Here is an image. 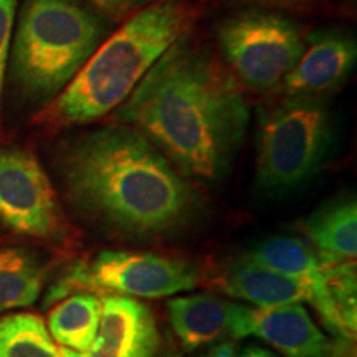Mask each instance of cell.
<instances>
[{
  "label": "cell",
  "mask_w": 357,
  "mask_h": 357,
  "mask_svg": "<svg viewBox=\"0 0 357 357\" xmlns=\"http://www.w3.org/2000/svg\"><path fill=\"white\" fill-rule=\"evenodd\" d=\"M43 280L45 268L30 250L0 248V312L37 301Z\"/></svg>",
  "instance_id": "16"
},
{
  "label": "cell",
  "mask_w": 357,
  "mask_h": 357,
  "mask_svg": "<svg viewBox=\"0 0 357 357\" xmlns=\"http://www.w3.org/2000/svg\"><path fill=\"white\" fill-rule=\"evenodd\" d=\"M199 284V271L190 261L151 252L102 250L71 266L48 289L45 303L53 305L71 291L116 293L123 296L166 298Z\"/></svg>",
  "instance_id": "6"
},
{
  "label": "cell",
  "mask_w": 357,
  "mask_h": 357,
  "mask_svg": "<svg viewBox=\"0 0 357 357\" xmlns=\"http://www.w3.org/2000/svg\"><path fill=\"white\" fill-rule=\"evenodd\" d=\"M248 336L263 339L284 357H334V346L300 303L252 307Z\"/></svg>",
  "instance_id": "13"
},
{
  "label": "cell",
  "mask_w": 357,
  "mask_h": 357,
  "mask_svg": "<svg viewBox=\"0 0 357 357\" xmlns=\"http://www.w3.org/2000/svg\"><path fill=\"white\" fill-rule=\"evenodd\" d=\"M235 357H278L275 352L265 349L260 346H248L242 352H236Z\"/></svg>",
  "instance_id": "23"
},
{
  "label": "cell",
  "mask_w": 357,
  "mask_h": 357,
  "mask_svg": "<svg viewBox=\"0 0 357 357\" xmlns=\"http://www.w3.org/2000/svg\"><path fill=\"white\" fill-rule=\"evenodd\" d=\"M242 258L293 278L323 280L318 253L298 238H289V236L268 238L250 248Z\"/></svg>",
  "instance_id": "17"
},
{
  "label": "cell",
  "mask_w": 357,
  "mask_h": 357,
  "mask_svg": "<svg viewBox=\"0 0 357 357\" xmlns=\"http://www.w3.org/2000/svg\"><path fill=\"white\" fill-rule=\"evenodd\" d=\"M250 311L252 307L212 294L178 296L167 303L169 321L187 351H195L225 337H247Z\"/></svg>",
  "instance_id": "11"
},
{
  "label": "cell",
  "mask_w": 357,
  "mask_h": 357,
  "mask_svg": "<svg viewBox=\"0 0 357 357\" xmlns=\"http://www.w3.org/2000/svg\"><path fill=\"white\" fill-rule=\"evenodd\" d=\"M357 43L351 35L319 32L310 38L298 63L281 82L283 95L319 96L336 88L354 70Z\"/></svg>",
  "instance_id": "12"
},
{
  "label": "cell",
  "mask_w": 357,
  "mask_h": 357,
  "mask_svg": "<svg viewBox=\"0 0 357 357\" xmlns=\"http://www.w3.org/2000/svg\"><path fill=\"white\" fill-rule=\"evenodd\" d=\"M0 357H63L47 326L32 312L0 318Z\"/></svg>",
  "instance_id": "18"
},
{
  "label": "cell",
  "mask_w": 357,
  "mask_h": 357,
  "mask_svg": "<svg viewBox=\"0 0 357 357\" xmlns=\"http://www.w3.org/2000/svg\"><path fill=\"white\" fill-rule=\"evenodd\" d=\"M197 17L194 0H154L100 45L42 118L58 126L95 123L118 109Z\"/></svg>",
  "instance_id": "3"
},
{
  "label": "cell",
  "mask_w": 357,
  "mask_h": 357,
  "mask_svg": "<svg viewBox=\"0 0 357 357\" xmlns=\"http://www.w3.org/2000/svg\"><path fill=\"white\" fill-rule=\"evenodd\" d=\"M116 121L141 132L182 176L220 182L247 134V98L231 71L189 32L147 71Z\"/></svg>",
  "instance_id": "1"
},
{
  "label": "cell",
  "mask_w": 357,
  "mask_h": 357,
  "mask_svg": "<svg viewBox=\"0 0 357 357\" xmlns=\"http://www.w3.org/2000/svg\"><path fill=\"white\" fill-rule=\"evenodd\" d=\"M100 316L101 301L96 294H71L48 312V329L65 349L84 352L95 342Z\"/></svg>",
  "instance_id": "15"
},
{
  "label": "cell",
  "mask_w": 357,
  "mask_h": 357,
  "mask_svg": "<svg viewBox=\"0 0 357 357\" xmlns=\"http://www.w3.org/2000/svg\"><path fill=\"white\" fill-rule=\"evenodd\" d=\"M329 298L336 307L339 319L349 341H354L357 326V288L354 260L321 263Z\"/></svg>",
  "instance_id": "19"
},
{
  "label": "cell",
  "mask_w": 357,
  "mask_h": 357,
  "mask_svg": "<svg viewBox=\"0 0 357 357\" xmlns=\"http://www.w3.org/2000/svg\"><path fill=\"white\" fill-rule=\"evenodd\" d=\"M56 167L79 215L123 238L176 235L202 208L200 194L171 160L141 132L119 123L66 141Z\"/></svg>",
  "instance_id": "2"
},
{
  "label": "cell",
  "mask_w": 357,
  "mask_h": 357,
  "mask_svg": "<svg viewBox=\"0 0 357 357\" xmlns=\"http://www.w3.org/2000/svg\"><path fill=\"white\" fill-rule=\"evenodd\" d=\"M108 37V17L79 0H25L13 38V82L30 100H55Z\"/></svg>",
  "instance_id": "4"
},
{
  "label": "cell",
  "mask_w": 357,
  "mask_h": 357,
  "mask_svg": "<svg viewBox=\"0 0 357 357\" xmlns=\"http://www.w3.org/2000/svg\"><path fill=\"white\" fill-rule=\"evenodd\" d=\"M84 2H88L95 10H101L102 15L121 17L134 10L137 12L154 0H84Z\"/></svg>",
  "instance_id": "21"
},
{
  "label": "cell",
  "mask_w": 357,
  "mask_h": 357,
  "mask_svg": "<svg viewBox=\"0 0 357 357\" xmlns=\"http://www.w3.org/2000/svg\"><path fill=\"white\" fill-rule=\"evenodd\" d=\"M220 50L240 84L252 91L280 86L305 53L300 25L265 10H243L218 25Z\"/></svg>",
  "instance_id": "7"
},
{
  "label": "cell",
  "mask_w": 357,
  "mask_h": 357,
  "mask_svg": "<svg viewBox=\"0 0 357 357\" xmlns=\"http://www.w3.org/2000/svg\"><path fill=\"white\" fill-rule=\"evenodd\" d=\"M236 356V346L231 341H223L220 344L212 346L205 354L200 357H235Z\"/></svg>",
  "instance_id": "22"
},
{
  "label": "cell",
  "mask_w": 357,
  "mask_h": 357,
  "mask_svg": "<svg viewBox=\"0 0 357 357\" xmlns=\"http://www.w3.org/2000/svg\"><path fill=\"white\" fill-rule=\"evenodd\" d=\"M0 223L45 240H61L68 230L50 178L26 151L0 149Z\"/></svg>",
  "instance_id": "8"
},
{
  "label": "cell",
  "mask_w": 357,
  "mask_h": 357,
  "mask_svg": "<svg viewBox=\"0 0 357 357\" xmlns=\"http://www.w3.org/2000/svg\"><path fill=\"white\" fill-rule=\"evenodd\" d=\"M17 6L19 0H0V98H2L3 78H6L8 53H10Z\"/></svg>",
  "instance_id": "20"
},
{
  "label": "cell",
  "mask_w": 357,
  "mask_h": 357,
  "mask_svg": "<svg viewBox=\"0 0 357 357\" xmlns=\"http://www.w3.org/2000/svg\"><path fill=\"white\" fill-rule=\"evenodd\" d=\"M319 261L354 260L357 253L356 199L336 200L316 211L303 223Z\"/></svg>",
  "instance_id": "14"
},
{
  "label": "cell",
  "mask_w": 357,
  "mask_h": 357,
  "mask_svg": "<svg viewBox=\"0 0 357 357\" xmlns=\"http://www.w3.org/2000/svg\"><path fill=\"white\" fill-rule=\"evenodd\" d=\"M164 357H178L177 354H167V356H164Z\"/></svg>",
  "instance_id": "24"
},
{
  "label": "cell",
  "mask_w": 357,
  "mask_h": 357,
  "mask_svg": "<svg viewBox=\"0 0 357 357\" xmlns=\"http://www.w3.org/2000/svg\"><path fill=\"white\" fill-rule=\"evenodd\" d=\"M160 333L151 307L131 296L102 298L95 342L84 352L61 347L63 357H153Z\"/></svg>",
  "instance_id": "10"
},
{
  "label": "cell",
  "mask_w": 357,
  "mask_h": 357,
  "mask_svg": "<svg viewBox=\"0 0 357 357\" xmlns=\"http://www.w3.org/2000/svg\"><path fill=\"white\" fill-rule=\"evenodd\" d=\"M213 284L229 296L253 303L258 307L311 303L324 324L339 337L349 341L329 298L324 276L321 281L293 278L240 258L238 261L223 266L218 275L213 276Z\"/></svg>",
  "instance_id": "9"
},
{
  "label": "cell",
  "mask_w": 357,
  "mask_h": 357,
  "mask_svg": "<svg viewBox=\"0 0 357 357\" xmlns=\"http://www.w3.org/2000/svg\"><path fill=\"white\" fill-rule=\"evenodd\" d=\"M331 139V113L321 96L283 95L263 102L258 109V184L268 190L303 184L324 162Z\"/></svg>",
  "instance_id": "5"
}]
</instances>
